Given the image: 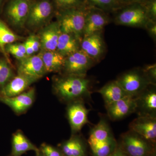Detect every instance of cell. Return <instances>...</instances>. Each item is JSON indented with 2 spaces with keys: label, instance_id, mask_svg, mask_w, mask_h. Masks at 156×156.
Wrapping results in <instances>:
<instances>
[{
  "label": "cell",
  "instance_id": "1",
  "mask_svg": "<svg viewBox=\"0 0 156 156\" xmlns=\"http://www.w3.org/2000/svg\"><path fill=\"white\" fill-rule=\"evenodd\" d=\"M91 82L86 76L65 74L55 79L53 90L60 100L70 103L91 98Z\"/></svg>",
  "mask_w": 156,
  "mask_h": 156
},
{
  "label": "cell",
  "instance_id": "2",
  "mask_svg": "<svg viewBox=\"0 0 156 156\" xmlns=\"http://www.w3.org/2000/svg\"><path fill=\"white\" fill-rule=\"evenodd\" d=\"M89 6L87 4L81 7L56 11L57 21L61 32L72 34L82 41Z\"/></svg>",
  "mask_w": 156,
  "mask_h": 156
},
{
  "label": "cell",
  "instance_id": "3",
  "mask_svg": "<svg viewBox=\"0 0 156 156\" xmlns=\"http://www.w3.org/2000/svg\"><path fill=\"white\" fill-rule=\"evenodd\" d=\"M117 143L128 156H156L155 145L131 130L123 133Z\"/></svg>",
  "mask_w": 156,
  "mask_h": 156
},
{
  "label": "cell",
  "instance_id": "4",
  "mask_svg": "<svg viewBox=\"0 0 156 156\" xmlns=\"http://www.w3.org/2000/svg\"><path fill=\"white\" fill-rule=\"evenodd\" d=\"M114 22L117 25L144 28L150 20L144 3H132L117 11Z\"/></svg>",
  "mask_w": 156,
  "mask_h": 156
},
{
  "label": "cell",
  "instance_id": "5",
  "mask_svg": "<svg viewBox=\"0 0 156 156\" xmlns=\"http://www.w3.org/2000/svg\"><path fill=\"white\" fill-rule=\"evenodd\" d=\"M34 0H7L2 9L3 15L15 28L21 29L26 23Z\"/></svg>",
  "mask_w": 156,
  "mask_h": 156
},
{
  "label": "cell",
  "instance_id": "6",
  "mask_svg": "<svg viewBox=\"0 0 156 156\" xmlns=\"http://www.w3.org/2000/svg\"><path fill=\"white\" fill-rule=\"evenodd\" d=\"M130 96L135 97L152 84L143 69H133L124 73L116 80ZM154 85V84H152Z\"/></svg>",
  "mask_w": 156,
  "mask_h": 156
},
{
  "label": "cell",
  "instance_id": "7",
  "mask_svg": "<svg viewBox=\"0 0 156 156\" xmlns=\"http://www.w3.org/2000/svg\"><path fill=\"white\" fill-rule=\"evenodd\" d=\"M56 13L52 0H34L26 24L32 28L40 27Z\"/></svg>",
  "mask_w": 156,
  "mask_h": 156
},
{
  "label": "cell",
  "instance_id": "8",
  "mask_svg": "<svg viewBox=\"0 0 156 156\" xmlns=\"http://www.w3.org/2000/svg\"><path fill=\"white\" fill-rule=\"evenodd\" d=\"M95 62L81 50L65 57L62 71L65 74L86 76Z\"/></svg>",
  "mask_w": 156,
  "mask_h": 156
},
{
  "label": "cell",
  "instance_id": "9",
  "mask_svg": "<svg viewBox=\"0 0 156 156\" xmlns=\"http://www.w3.org/2000/svg\"><path fill=\"white\" fill-rule=\"evenodd\" d=\"M102 31L83 37L80 43V50L95 63L101 58L106 50Z\"/></svg>",
  "mask_w": 156,
  "mask_h": 156
},
{
  "label": "cell",
  "instance_id": "10",
  "mask_svg": "<svg viewBox=\"0 0 156 156\" xmlns=\"http://www.w3.org/2000/svg\"><path fill=\"white\" fill-rule=\"evenodd\" d=\"M134 98L136 105L135 112L138 116L156 118V85H149Z\"/></svg>",
  "mask_w": 156,
  "mask_h": 156
},
{
  "label": "cell",
  "instance_id": "11",
  "mask_svg": "<svg viewBox=\"0 0 156 156\" xmlns=\"http://www.w3.org/2000/svg\"><path fill=\"white\" fill-rule=\"evenodd\" d=\"M110 22V19L106 12L95 7L89 6L86 15L83 37L102 31Z\"/></svg>",
  "mask_w": 156,
  "mask_h": 156
},
{
  "label": "cell",
  "instance_id": "12",
  "mask_svg": "<svg viewBox=\"0 0 156 156\" xmlns=\"http://www.w3.org/2000/svg\"><path fill=\"white\" fill-rule=\"evenodd\" d=\"M67 108L68 119L73 133L80 131L86 124L89 123V110L84 104V101H76L68 103Z\"/></svg>",
  "mask_w": 156,
  "mask_h": 156
},
{
  "label": "cell",
  "instance_id": "13",
  "mask_svg": "<svg viewBox=\"0 0 156 156\" xmlns=\"http://www.w3.org/2000/svg\"><path fill=\"white\" fill-rule=\"evenodd\" d=\"M17 74L39 80L46 73L41 53L19 60Z\"/></svg>",
  "mask_w": 156,
  "mask_h": 156
},
{
  "label": "cell",
  "instance_id": "14",
  "mask_svg": "<svg viewBox=\"0 0 156 156\" xmlns=\"http://www.w3.org/2000/svg\"><path fill=\"white\" fill-rule=\"evenodd\" d=\"M35 98V89L31 88L13 97H0V101L9 106L17 115L25 113L33 104Z\"/></svg>",
  "mask_w": 156,
  "mask_h": 156
},
{
  "label": "cell",
  "instance_id": "15",
  "mask_svg": "<svg viewBox=\"0 0 156 156\" xmlns=\"http://www.w3.org/2000/svg\"><path fill=\"white\" fill-rule=\"evenodd\" d=\"M105 108L110 119L113 121L122 119L135 112L136 105L135 98L128 95L105 106Z\"/></svg>",
  "mask_w": 156,
  "mask_h": 156
},
{
  "label": "cell",
  "instance_id": "16",
  "mask_svg": "<svg viewBox=\"0 0 156 156\" xmlns=\"http://www.w3.org/2000/svg\"><path fill=\"white\" fill-rule=\"evenodd\" d=\"M129 130L136 132L155 145L156 118L138 116L130 123Z\"/></svg>",
  "mask_w": 156,
  "mask_h": 156
},
{
  "label": "cell",
  "instance_id": "17",
  "mask_svg": "<svg viewBox=\"0 0 156 156\" xmlns=\"http://www.w3.org/2000/svg\"><path fill=\"white\" fill-rule=\"evenodd\" d=\"M37 80L22 75L17 74L0 90V97H13L27 90Z\"/></svg>",
  "mask_w": 156,
  "mask_h": 156
},
{
  "label": "cell",
  "instance_id": "18",
  "mask_svg": "<svg viewBox=\"0 0 156 156\" xmlns=\"http://www.w3.org/2000/svg\"><path fill=\"white\" fill-rule=\"evenodd\" d=\"M61 31L57 21L47 26L40 34L41 49L43 51H55Z\"/></svg>",
  "mask_w": 156,
  "mask_h": 156
},
{
  "label": "cell",
  "instance_id": "19",
  "mask_svg": "<svg viewBox=\"0 0 156 156\" xmlns=\"http://www.w3.org/2000/svg\"><path fill=\"white\" fill-rule=\"evenodd\" d=\"M64 156H87V144L81 136L73 134L58 146Z\"/></svg>",
  "mask_w": 156,
  "mask_h": 156
},
{
  "label": "cell",
  "instance_id": "20",
  "mask_svg": "<svg viewBox=\"0 0 156 156\" xmlns=\"http://www.w3.org/2000/svg\"><path fill=\"white\" fill-rule=\"evenodd\" d=\"M98 92L102 96L105 106L129 95L116 80L107 83L99 89Z\"/></svg>",
  "mask_w": 156,
  "mask_h": 156
},
{
  "label": "cell",
  "instance_id": "21",
  "mask_svg": "<svg viewBox=\"0 0 156 156\" xmlns=\"http://www.w3.org/2000/svg\"><path fill=\"white\" fill-rule=\"evenodd\" d=\"M11 145L12 156H21L29 151H34L35 153L39 151V149L20 130H18L12 135Z\"/></svg>",
  "mask_w": 156,
  "mask_h": 156
},
{
  "label": "cell",
  "instance_id": "22",
  "mask_svg": "<svg viewBox=\"0 0 156 156\" xmlns=\"http://www.w3.org/2000/svg\"><path fill=\"white\" fill-rule=\"evenodd\" d=\"M81 41L72 34L61 32L56 51L64 57L80 50Z\"/></svg>",
  "mask_w": 156,
  "mask_h": 156
},
{
  "label": "cell",
  "instance_id": "23",
  "mask_svg": "<svg viewBox=\"0 0 156 156\" xmlns=\"http://www.w3.org/2000/svg\"><path fill=\"white\" fill-rule=\"evenodd\" d=\"M45 71L47 73L60 72L63 69L65 57L56 50L43 51L40 52Z\"/></svg>",
  "mask_w": 156,
  "mask_h": 156
},
{
  "label": "cell",
  "instance_id": "24",
  "mask_svg": "<svg viewBox=\"0 0 156 156\" xmlns=\"http://www.w3.org/2000/svg\"><path fill=\"white\" fill-rule=\"evenodd\" d=\"M114 138L108 122L103 117L90 131L88 143L101 142Z\"/></svg>",
  "mask_w": 156,
  "mask_h": 156
},
{
  "label": "cell",
  "instance_id": "25",
  "mask_svg": "<svg viewBox=\"0 0 156 156\" xmlns=\"http://www.w3.org/2000/svg\"><path fill=\"white\" fill-rule=\"evenodd\" d=\"M22 39V37L13 32L4 20L0 18V50L9 62H10V60L6 52V46Z\"/></svg>",
  "mask_w": 156,
  "mask_h": 156
},
{
  "label": "cell",
  "instance_id": "26",
  "mask_svg": "<svg viewBox=\"0 0 156 156\" xmlns=\"http://www.w3.org/2000/svg\"><path fill=\"white\" fill-rule=\"evenodd\" d=\"M93 156H109L116 148L118 143L115 138L101 142L89 143Z\"/></svg>",
  "mask_w": 156,
  "mask_h": 156
},
{
  "label": "cell",
  "instance_id": "27",
  "mask_svg": "<svg viewBox=\"0 0 156 156\" xmlns=\"http://www.w3.org/2000/svg\"><path fill=\"white\" fill-rule=\"evenodd\" d=\"M89 5L106 12H116L128 4L122 0H86Z\"/></svg>",
  "mask_w": 156,
  "mask_h": 156
},
{
  "label": "cell",
  "instance_id": "28",
  "mask_svg": "<svg viewBox=\"0 0 156 156\" xmlns=\"http://www.w3.org/2000/svg\"><path fill=\"white\" fill-rule=\"evenodd\" d=\"M10 64V62L5 58H0V89L14 77V72Z\"/></svg>",
  "mask_w": 156,
  "mask_h": 156
},
{
  "label": "cell",
  "instance_id": "29",
  "mask_svg": "<svg viewBox=\"0 0 156 156\" xmlns=\"http://www.w3.org/2000/svg\"><path fill=\"white\" fill-rule=\"evenodd\" d=\"M56 11L81 7L87 3L86 0H52Z\"/></svg>",
  "mask_w": 156,
  "mask_h": 156
},
{
  "label": "cell",
  "instance_id": "30",
  "mask_svg": "<svg viewBox=\"0 0 156 156\" xmlns=\"http://www.w3.org/2000/svg\"><path fill=\"white\" fill-rule=\"evenodd\" d=\"M39 149L43 156H64L59 148L47 143L42 144Z\"/></svg>",
  "mask_w": 156,
  "mask_h": 156
},
{
  "label": "cell",
  "instance_id": "31",
  "mask_svg": "<svg viewBox=\"0 0 156 156\" xmlns=\"http://www.w3.org/2000/svg\"><path fill=\"white\" fill-rule=\"evenodd\" d=\"M144 4L149 18L153 21H156V0H148Z\"/></svg>",
  "mask_w": 156,
  "mask_h": 156
},
{
  "label": "cell",
  "instance_id": "32",
  "mask_svg": "<svg viewBox=\"0 0 156 156\" xmlns=\"http://www.w3.org/2000/svg\"><path fill=\"white\" fill-rule=\"evenodd\" d=\"M143 71L148 78L151 83L156 85V64L150 65L143 69Z\"/></svg>",
  "mask_w": 156,
  "mask_h": 156
},
{
  "label": "cell",
  "instance_id": "33",
  "mask_svg": "<svg viewBox=\"0 0 156 156\" xmlns=\"http://www.w3.org/2000/svg\"><path fill=\"white\" fill-rule=\"evenodd\" d=\"M5 50L7 54H11L18 60H20L27 57L26 54L20 52L19 50L13 47L12 44L7 45L5 47Z\"/></svg>",
  "mask_w": 156,
  "mask_h": 156
},
{
  "label": "cell",
  "instance_id": "34",
  "mask_svg": "<svg viewBox=\"0 0 156 156\" xmlns=\"http://www.w3.org/2000/svg\"><path fill=\"white\" fill-rule=\"evenodd\" d=\"M31 45L34 53H36L41 49V44L40 38L38 36L32 34L27 38Z\"/></svg>",
  "mask_w": 156,
  "mask_h": 156
},
{
  "label": "cell",
  "instance_id": "35",
  "mask_svg": "<svg viewBox=\"0 0 156 156\" xmlns=\"http://www.w3.org/2000/svg\"><path fill=\"white\" fill-rule=\"evenodd\" d=\"M145 29L154 41L156 39V21L150 20L145 26Z\"/></svg>",
  "mask_w": 156,
  "mask_h": 156
},
{
  "label": "cell",
  "instance_id": "36",
  "mask_svg": "<svg viewBox=\"0 0 156 156\" xmlns=\"http://www.w3.org/2000/svg\"><path fill=\"white\" fill-rule=\"evenodd\" d=\"M24 44L25 45L26 50V54L27 56H32L34 53L33 50L32 48L31 45L28 39H27L26 41L24 43Z\"/></svg>",
  "mask_w": 156,
  "mask_h": 156
},
{
  "label": "cell",
  "instance_id": "37",
  "mask_svg": "<svg viewBox=\"0 0 156 156\" xmlns=\"http://www.w3.org/2000/svg\"><path fill=\"white\" fill-rule=\"evenodd\" d=\"M109 156H128L117 145L116 148Z\"/></svg>",
  "mask_w": 156,
  "mask_h": 156
},
{
  "label": "cell",
  "instance_id": "38",
  "mask_svg": "<svg viewBox=\"0 0 156 156\" xmlns=\"http://www.w3.org/2000/svg\"><path fill=\"white\" fill-rule=\"evenodd\" d=\"M127 4H132V3H144L148 0H122Z\"/></svg>",
  "mask_w": 156,
  "mask_h": 156
},
{
  "label": "cell",
  "instance_id": "39",
  "mask_svg": "<svg viewBox=\"0 0 156 156\" xmlns=\"http://www.w3.org/2000/svg\"><path fill=\"white\" fill-rule=\"evenodd\" d=\"M4 0H0V12L2 9L3 6H4Z\"/></svg>",
  "mask_w": 156,
  "mask_h": 156
},
{
  "label": "cell",
  "instance_id": "40",
  "mask_svg": "<svg viewBox=\"0 0 156 156\" xmlns=\"http://www.w3.org/2000/svg\"><path fill=\"white\" fill-rule=\"evenodd\" d=\"M36 156H43L42 155L41 153L40 152V151H39L37 152L36 153Z\"/></svg>",
  "mask_w": 156,
  "mask_h": 156
},
{
  "label": "cell",
  "instance_id": "41",
  "mask_svg": "<svg viewBox=\"0 0 156 156\" xmlns=\"http://www.w3.org/2000/svg\"><path fill=\"white\" fill-rule=\"evenodd\" d=\"M0 90H1V89H0Z\"/></svg>",
  "mask_w": 156,
  "mask_h": 156
},
{
  "label": "cell",
  "instance_id": "42",
  "mask_svg": "<svg viewBox=\"0 0 156 156\" xmlns=\"http://www.w3.org/2000/svg\"></svg>",
  "mask_w": 156,
  "mask_h": 156
}]
</instances>
